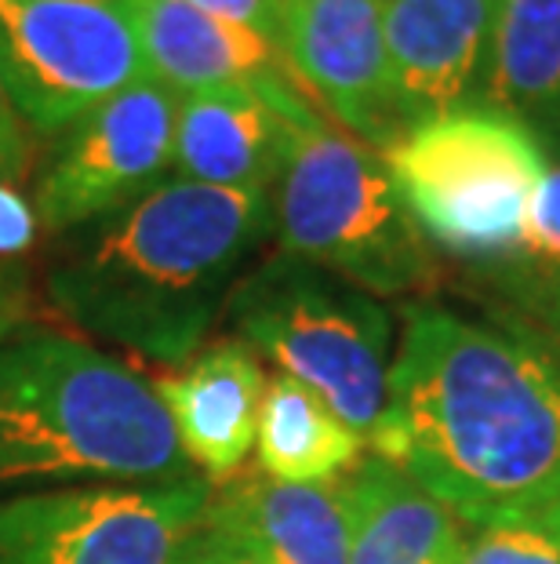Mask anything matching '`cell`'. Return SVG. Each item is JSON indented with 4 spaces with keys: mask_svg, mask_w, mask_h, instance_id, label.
Listing matches in <instances>:
<instances>
[{
    "mask_svg": "<svg viewBox=\"0 0 560 564\" xmlns=\"http://www.w3.org/2000/svg\"><path fill=\"white\" fill-rule=\"evenodd\" d=\"M462 564H560V543L528 518L492 521L466 535Z\"/></svg>",
    "mask_w": 560,
    "mask_h": 564,
    "instance_id": "cell-19",
    "label": "cell"
},
{
    "mask_svg": "<svg viewBox=\"0 0 560 564\" xmlns=\"http://www.w3.org/2000/svg\"><path fill=\"white\" fill-rule=\"evenodd\" d=\"M255 459V470L273 477V481H339L364 459V434L345 426L314 390L277 371L266 379Z\"/></svg>",
    "mask_w": 560,
    "mask_h": 564,
    "instance_id": "cell-17",
    "label": "cell"
},
{
    "mask_svg": "<svg viewBox=\"0 0 560 564\" xmlns=\"http://www.w3.org/2000/svg\"><path fill=\"white\" fill-rule=\"evenodd\" d=\"M520 262L542 267V281H560V164L546 167L524 226Z\"/></svg>",
    "mask_w": 560,
    "mask_h": 564,
    "instance_id": "cell-20",
    "label": "cell"
},
{
    "mask_svg": "<svg viewBox=\"0 0 560 564\" xmlns=\"http://www.w3.org/2000/svg\"><path fill=\"white\" fill-rule=\"evenodd\" d=\"M33 131L22 124V117L11 102V95L0 80V183H19L30 167Z\"/></svg>",
    "mask_w": 560,
    "mask_h": 564,
    "instance_id": "cell-22",
    "label": "cell"
},
{
    "mask_svg": "<svg viewBox=\"0 0 560 564\" xmlns=\"http://www.w3.org/2000/svg\"><path fill=\"white\" fill-rule=\"evenodd\" d=\"M26 321V306H22V292L15 288V281L0 270V343H8L11 335L22 328Z\"/></svg>",
    "mask_w": 560,
    "mask_h": 564,
    "instance_id": "cell-26",
    "label": "cell"
},
{
    "mask_svg": "<svg viewBox=\"0 0 560 564\" xmlns=\"http://www.w3.org/2000/svg\"><path fill=\"white\" fill-rule=\"evenodd\" d=\"M367 437L466 524L531 518L560 481V343L419 299Z\"/></svg>",
    "mask_w": 560,
    "mask_h": 564,
    "instance_id": "cell-1",
    "label": "cell"
},
{
    "mask_svg": "<svg viewBox=\"0 0 560 564\" xmlns=\"http://www.w3.org/2000/svg\"><path fill=\"white\" fill-rule=\"evenodd\" d=\"M128 8L135 15L150 80L172 95L277 88L292 80L277 44L186 0H128Z\"/></svg>",
    "mask_w": 560,
    "mask_h": 564,
    "instance_id": "cell-15",
    "label": "cell"
},
{
    "mask_svg": "<svg viewBox=\"0 0 560 564\" xmlns=\"http://www.w3.org/2000/svg\"><path fill=\"white\" fill-rule=\"evenodd\" d=\"M208 15L233 22V26H244L277 44V33H281V8L284 0H186Z\"/></svg>",
    "mask_w": 560,
    "mask_h": 564,
    "instance_id": "cell-23",
    "label": "cell"
},
{
    "mask_svg": "<svg viewBox=\"0 0 560 564\" xmlns=\"http://www.w3.org/2000/svg\"><path fill=\"white\" fill-rule=\"evenodd\" d=\"M186 477L200 474L135 368L63 332L0 343V499Z\"/></svg>",
    "mask_w": 560,
    "mask_h": 564,
    "instance_id": "cell-3",
    "label": "cell"
},
{
    "mask_svg": "<svg viewBox=\"0 0 560 564\" xmlns=\"http://www.w3.org/2000/svg\"><path fill=\"white\" fill-rule=\"evenodd\" d=\"M531 131H535V139L542 142V150H546V153H550V150L560 153V102L553 106L550 113L542 117L539 124H531Z\"/></svg>",
    "mask_w": 560,
    "mask_h": 564,
    "instance_id": "cell-28",
    "label": "cell"
},
{
    "mask_svg": "<svg viewBox=\"0 0 560 564\" xmlns=\"http://www.w3.org/2000/svg\"><path fill=\"white\" fill-rule=\"evenodd\" d=\"M205 524L262 564H345L350 557V502L342 477L292 485L262 470H241L211 485Z\"/></svg>",
    "mask_w": 560,
    "mask_h": 564,
    "instance_id": "cell-14",
    "label": "cell"
},
{
    "mask_svg": "<svg viewBox=\"0 0 560 564\" xmlns=\"http://www.w3.org/2000/svg\"><path fill=\"white\" fill-rule=\"evenodd\" d=\"M175 564H262V561L255 554H248L244 546H237L233 539H226L222 532L200 521L197 532L178 550Z\"/></svg>",
    "mask_w": 560,
    "mask_h": 564,
    "instance_id": "cell-24",
    "label": "cell"
},
{
    "mask_svg": "<svg viewBox=\"0 0 560 564\" xmlns=\"http://www.w3.org/2000/svg\"><path fill=\"white\" fill-rule=\"evenodd\" d=\"M175 113L178 95L157 80H139L52 135L30 194L41 230L55 241L168 183Z\"/></svg>",
    "mask_w": 560,
    "mask_h": 564,
    "instance_id": "cell-9",
    "label": "cell"
},
{
    "mask_svg": "<svg viewBox=\"0 0 560 564\" xmlns=\"http://www.w3.org/2000/svg\"><path fill=\"white\" fill-rule=\"evenodd\" d=\"M350 502L345 564H462L466 521L400 466L367 455L342 477Z\"/></svg>",
    "mask_w": 560,
    "mask_h": 564,
    "instance_id": "cell-16",
    "label": "cell"
},
{
    "mask_svg": "<svg viewBox=\"0 0 560 564\" xmlns=\"http://www.w3.org/2000/svg\"><path fill=\"white\" fill-rule=\"evenodd\" d=\"M222 321L345 426L372 434L393 361V317L375 295L277 251L237 281Z\"/></svg>",
    "mask_w": 560,
    "mask_h": 564,
    "instance_id": "cell-6",
    "label": "cell"
},
{
    "mask_svg": "<svg viewBox=\"0 0 560 564\" xmlns=\"http://www.w3.org/2000/svg\"><path fill=\"white\" fill-rule=\"evenodd\" d=\"M37 234L41 223L33 200L22 194L19 183H0V262L30 256Z\"/></svg>",
    "mask_w": 560,
    "mask_h": 564,
    "instance_id": "cell-21",
    "label": "cell"
},
{
    "mask_svg": "<svg viewBox=\"0 0 560 564\" xmlns=\"http://www.w3.org/2000/svg\"><path fill=\"white\" fill-rule=\"evenodd\" d=\"M273 234V194L168 178L52 241L44 299L91 339L153 365L189 361Z\"/></svg>",
    "mask_w": 560,
    "mask_h": 564,
    "instance_id": "cell-2",
    "label": "cell"
},
{
    "mask_svg": "<svg viewBox=\"0 0 560 564\" xmlns=\"http://www.w3.org/2000/svg\"><path fill=\"white\" fill-rule=\"evenodd\" d=\"M208 499L205 477L0 499V564H175Z\"/></svg>",
    "mask_w": 560,
    "mask_h": 564,
    "instance_id": "cell-8",
    "label": "cell"
},
{
    "mask_svg": "<svg viewBox=\"0 0 560 564\" xmlns=\"http://www.w3.org/2000/svg\"><path fill=\"white\" fill-rule=\"evenodd\" d=\"M524 303L539 310L546 335H553L560 343V281H542L535 292H524Z\"/></svg>",
    "mask_w": 560,
    "mask_h": 564,
    "instance_id": "cell-25",
    "label": "cell"
},
{
    "mask_svg": "<svg viewBox=\"0 0 560 564\" xmlns=\"http://www.w3.org/2000/svg\"><path fill=\"white\" fill-rule=\"evenodd\" d=\"M277 47L295 88L345 135L372 150L404 135L389 95L383 0H284Z\"/></svg>",
    "mask_w": 560,
    "mask_h": 564,
    "instance_id": "cell-10",
    "label": "cell"
},
{
    "mask_svg": "<svg viewBox=\"0 0 560 564\" xmlns=\"http://www.w3.org/2000/svg\"><path fill=\"white\" fill-rule=\"evenodd\" d=\"M277 251L336 273L375 299H430L440 262L404 208L383 158L345 131L295 128L273 186Z\"/></svg>",
    "mask_w": 560,
    "mask_h": 564,
    "instance_id": "cell-4",
    "label": "cell"
},
{
    "mask_svg": "<svg viewBox=\"0 0 560 564\" xmlns=\"http://www.w3.org/2000/svg\"><path fill=\"white\" fill-rule=\"evenodd\" d=\"M186 463L205 481L222 485L244 470L255 452L266 371L241 339L208 343L189 361L150 379Z\"/></svg>",
    "mask_w": 560,
    "mask_h": 564,
    "instance_id": "cell-13",
    "label": "cell"
},
{
    "mask_svg": "<svg viewBox=\"0 0 560 564\" xmlns=\"http://www.w3.org/2000/svg\"><path fill=\"white\" fill-rule=\"evenodd\" d=\"M476 102L528 128L560 102V0H495Z\"/></svg>",
    "mask_w": 560,
    "mask_h": 564,
    "instance_id": "cell-18",
    "label": "cell"
},
{
    "mask_svg": "<svg viewBox=\"0 0 560 564\" xmlns=\"http://www.w3.org/2000/svg\"><path fill=\"white\" fill-rule=\"evenodd\" d=\"M0 80L41 139L150 80L128 0H0Z\"/></svg>",
    "mask_w": 560,
    "mask_h": 564,
    "instance_id": "cell-7",
    "label": "cell"
},
{
    "mask_svg": "<svg viewBox=\"0 0 560 564\" xmlns=\"http://www.w3.org/2000/svg\"><path fill=\"white\" fill-rule=\"evenodd\" d=\"M309 121H317V110L292 80L277 88L178 95L172 175L219 189L273 194L295 128Z\"/></svg>",
    "mask_w": 560,
    "mask_h": 564,
    "instance_id": "cell-11",
    "label": "cell"
},
{
    "mask_svg": "<svg viewBox=\"0 0 560 564\" xmlns=\"http://www.w3.org/2000/svg\"><path fill=\"white\" fill-rule=\"evenodd\" d=\"M383 164L419 234L473 262L517 259L546 150L520 117L495 106H459L408 128Z\"/></svg>",
    "mask_w": 560,
    "mask_h": 564,
    "instance_id": "cell-5",
    "label": "cell"
},
{
    "mask_svg": "<svg viewBox=\"0 0 560 564\" xmlns=\"http://www.w3.org/2000/svg\"><path fill=\"white\" fill-rule=\"evenodd\" d=\"M492 11L495 0H383L389 95L404 131L481 91Z\"/></svg>",
    "mask_w": 560,
    "mask_h": 564,
    "instance_id": "cell-12",
    "label": "cell"
},
{
    "mask_svg": "<svg viewBox=\"0 0 560 564\" xmlns=\"http://www.w3.org/2000/svg\"><path fill=\"white\" fill-rule=\"evenodd\" d=\"M528 521H531V524H539L546 535H553L557 543H560V481H557V488L550 491V496H546V502L531 513Z\"/></svg>",
    "mask_w": 560,
    "mask_h": 564,
    "instance_id": "cell-27",
    "label": "cell"
}]
</instances>
